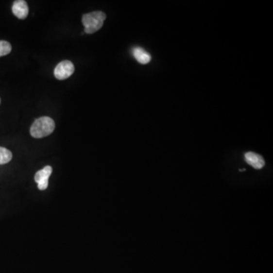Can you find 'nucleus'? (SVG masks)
I'll list each match as a JSON object with an SVG mask.
<instances>
[{"label": "nucleus", "instance_id": "nucleus-1", "mask_svg": "<svg viewBox=\"0 0 273 273\" xmlns=\"http://www.w3.org/2000/svg\"><path fill=\"white\" fill-rule=\"evenodd\" d=\"M55 121L51 118L44 116L35 120L32 124L30 133L34 138H43L51 135L55 130Z\"/></svg>", "mask_w": 273, "mask_h": 273}, {"label": "nucleus", "instance_id": "nucleus-2", "mask_svg": "<svg viewBox=\"0 0 273 273\" xmlns=\"http://www.w3.org/2000/svg\"><path fill=\"white\" fill-rule=\"evenodd\" d=\"M106 15L101 11L85 14L82 17V24L85 26V33L91 34L98 32L103 25Z\"/></svg>", "mask_w": 273, "mask_h": 273}, {"label": "nucleus", "instance_id": "nucleus-3", "mask_svg": "<svg viewBox=\"0 0 273 273\" xmlns=\"http://www.w3.org/2000/svg\"><path fill=\"white\" fill-rule=\"evenodd\" d=\"M74 72V64L71 61L61 62L54 70V75L58 80H65L69 78Z\"/></svg>", "mask_w": 273, "mask_h": 273}, {"label": "nucleus", "instance_id": "nucleus-4", "mask_svg": "<svg viewBox=\"0 0 273 273\" xmlns=\"http://www.w3.org/2000/svg\"><path fill=\"white\" fill-rule=\"evenodd\" d=\"M52 172V167L47 166L36 173L34 180L38 185L37 187H38L39 190H44L48 188L49 178L51 177Z\"/></svg>", "mask_w": 273, "mask_h": 273}, {"label": "nucleus", "instance_id": "nucleus-5", "mask_svg": "<svg viewBox=\"0 0 273 273\" xmlns=\"http://www.w3.org/2000/svg\"><path fill=\"white\" fill-rule=\"evenodd\" d=\"M12 12L19 19H25L28 16L29 9L27 2L24 0H16L12 5Z\"/></svg>", "mask_w": 273, "mask_h": 273}, {"label": "nucleus", "instance_id": "nucleus-6", "mask_svg": "<svg viewBox=\"0 0 273 273\" xmlns=\"http://www.w3.org/2000/svg\"><path fill=\"white\" fill-rule=\"evenodd\" d=\"M247 164L254 167L256 170H260L265 166V161L259 154L254 152H248L244 155Z\"/></svg>", "mask_w": 273, "mask_h": 273}, {"label": "nucleus", "instance_id": "nucleus-7", "mask_svg": "<svg viewBox=\"0 0 273 273\" xmlns=\"http://www.w3.org/2000/svg\"><path fill=\"white\" fill-rule=\"evenodd\" d=\"M132 52H133L134 57L140 64L146 65L151 62V55L141 47H135Z\"/></svg>", "mask_w": 273, "mask_h": 273}, {"label": "nucleus", "instance_id": "nucleus-8", "mask_svg": "<svg viewBox=\"0 0 273 273\" xmlns=\"http://www.w3.org/2000/svg\"><path fill=\"white\" fill-rule=\"evenodd\" d=\"M12 159V154L8 149L0 147V165L6 164Z\"/></svg>", "mask_w": 273, "mask_h": 273}, {"label": "nucleus", "instance_id": "nucleus-9", "mask_svg": "<svg viewBox=\"0 0 273 273\" xmlns=\"http://www.w3.org/2000/svg\"><path fill=\"white\" fill-rule=\"evenodd\" d=\"M12 51V46L5 40H0V57L8 55Z\"/></svg>", "mask_w": 273, "mask_h": 273}, {"label": "nucleus", "instance_id": "nucleus-10", "mask_svg": "<svg viewBox=\"0 0 273 273\" xmlns=\"http://www.w3.org/2000/svg\"><path fill=\"white\" fill-rule=\"evenodd\" d=\"M0 104H1V98H0Z\"/></svg>", "mask_w": 273, "mask_h": 273}]
</instances>
